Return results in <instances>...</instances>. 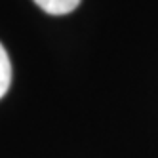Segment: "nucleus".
Wrapping results in <instances>:
<instances>
[{"instance_id":"nucleus-2","label":"nucleus","mask_w":158,"mask_h":158,"mask_svg":"<svg viewBox=\"0 0 158 158\" xmlns=\"http://www.w3.org/2000/svg\"><path fill=\"white\" fill-rule=\"evenodd\" d=\"M12 84V61L6 52V48L0 44V99H2Z\"/></svg>"},{"instance_id":"nucleus-1","label":"nucleus","mask_w":158,"mask_h":158,"mask_svg":"<svg viewBox=\"0 0 158 158\" xmlns=\"http://www.w3.org/2000/svg\"><path fill=\"white\" fill-rule=\"evenodd\" d=\"M40 10L52 15H65L78 8L80 0H32Z\"/></svg>"}]
</instances>
